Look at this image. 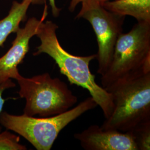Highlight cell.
<instances>
[{
  "mask_svg": "<svg viewBox=\"0 0 150 150\" xmlns=\"http://www.w3.org/2000/svg\"><path fill=\"white\" fill-rule=\"evenodd\" d=\"M59 26L51 21L43 22L36 36L40 45L33 55L46 54L54 59L61 74L64 75L71 85L81 87L89 92L102 110L105 119L112 112L114 105L111 94L95 81V76L91 73L90 64L97 59V54L86 56H78L66 51L60 45L56 31Z\"/></svg>",
  "mask_w": 150,
  "mask_h": 150,
  "instance_id": "obj_1",
  "label": "cell"
},
{
  "mask_svg": "<svg viewBox=\"0 0 150 150\" xmlns=\"http://www.w3.org/2000/svg\"><path fill=\"white\" fill-rule=\"evenodd\" d=\"M105 90L111 94L114 107L102 129L126 132L150 122V72L117 81Z\"/></svg>",
  "mask_w": 150,
  "mask_h": 150,
  "instance_id": "obj_2",
  "label": "cell"
},
{
  "mask_svg": "<svg viewBox=\"0 0 150 150\" xmlns=\"http://www.w3.org/2000/svg\"><path fill=\"white\" fill-rule=\"evenodd\" d=\"M97 106L96 102L90 96L66 112L50 117L14 115L2 111L0 125L22 136L36 150H50L59 132L66 126Z\"/></svg>",
  "mask_w": 150,
  "mask_h": 150,
  "instance_id": "obj_3",
  "label": "cell"
},
{
  "mask_svg": "<svg viewBox=\"0 0 150 150\" xmlns=\"http://www.w3.org/2000/svg\"><path fill=\"white\" fill-rule=\"evenodd\" d=\"M20 90L18 95L26 100L23 114L50 117L65 112L77 102V97L67 85L48 73L27 78L19 74L14 79Z\"/></svg>",
  "mask_w": 150,
  "mask_h": 150,
  "instance_id": "obj_4",
  "label": "cell"
},
{
  "mask_svg": "<svg viewBox=\"0 0 150 150\" xmlns=\"http://www.w3.org/2000/svg\"><path fill=\"white\" fill-rule=\"evenodd\" d=\"M150 72V22H140L120 35L110 65L101 76V86L107 88L117 81Z\"/></svg>",
  "mask_w": 150,
  "mask_h": 150,
  "instance_id": "obj_5",
  "label": "cell"
},
{
  "mask_svg": "<svg viewBox=\"0 0 150 150\" xmlns=\"http://www.w3.org/2000/svg\"><path fill=\"white\" fill-rule=\"evenodd\" d=\"M124 17L107 11L95 1L82 5L76 16L89 22L96 35L98 44L97 73L101 76L106 73L111 64L115 45L122 33Z\"/></svg>",
  "mask_w": 150,
  "mask_h": 150,
  "instance_id": "obj_6",
  "label": "cell"
},
{
  "mask_svg": "<svg viewBox=\"0 0 150 150\" xmlns=\"http://www.w3.org/2000/svg\"><path fill=\"white\" fill-rule=\"evenodd\" d=\"M47 15V6L45 4L43 14L40 20L35 17H31L24 27L17 30L11 48L0 58V83L14 79L20 74L18 66L23 62L29 51L30 41L36 36Z\"/></svg>",
  "mask_w": 150,
  "mask_h": 150,
  "instance_id": "obj_7",
  "label": "cell"
},
{
  "mask_svg": "<svg viewBox=\"0 0 150 150\" xmlns=\"http://www.w3.org/2000/svg\"><path fill=\"white\" fill-rule=\"evenodd\" d=\"M86 150H138L129 132L103 129L96 125L74 134Z\"/></svg>",
  "mask_w": 150,
  "mask_h": 150,
  "instance_id": "obj_8",
  "label": "cell"
},
{
  "mask_svg": "<svg viewBox=\"0 0 150 150\" xmlns=\"http://www.w3.org/2000/svg\"><path fill=\"white\" fill-rule=\"evenodd\" d=\"M101 5L118 16H132L138 22H150V0H110Z\"/></svg>",
  "mask_w": 150,
  "mask_h": 150,
  "instance_id": "obj_9",
  "label": "cell"
},
{
  "mask_svg": "<svg viewBox=\"0 0 150 150\" xmlns=\"http://www.w3.org/2000/svg\"><path fill=\"white\" fill-rule=\"evenodd\" d=\"M32 2V0L12 2L8 15L0 20V47L3 46L11 33H16L20 28V23L25 20L28 9Z\"/></svg>",
  "mask_w": 150,
  "mask_h": 150,
  "instance_id": "obj_10",
  "label": "cell"
},
{
  "mask_svg": "<svg viewBox=\"0 0 150 150\" xmlns=\"http://www.w3.org/2000/svg\"><path fill=\"white\" fill-rule=\"evenodd\" d=\"M128 132L132 135L138 150H150V122L139 125Z\"/></svg>",
  "mask_w": 150,
  "mask_h": 150,
  "instance_id": "obj_11",
  "label": "cell"
},
{
  "mask_svg": "<svg viewBox=\"0 0 150 150\" xmlns=\"http://www.w3.org/2000/svg\"><path fill=\"white\" fill-rule=\"evenodd\" d=\"M20 136L7 129L0 133V150H26L27 147L20 143Z\"/></svg>",
  "mask_w": 150,
  "mask_h": 150,
  "instance_id": "obj_12",
  "label": "cell"
},
{
  "mask_svg": "<svg viewBox=\"0 0 150 150\" xmlns=\"http://www.w3.org/2000/svg\"><path fill=\"white\" fill-rule=\"evenodd\" d=\"M49 1V4L51 8V11L52 13V15L57 17L59 16V13L61 11V9L58 8L56 5L55 0H48ZM95 1V0H71L70 2V6H69V10L72 12L75 10V8L79 4L81 3L82 5H87L89 4H91Z\"/></svg>",
  "mask_w": 150,
  "mask_h": 150,
  "instance_id": "obj_13",
  "label": "cell"
},
{
  "mask_svg": "<svg viewBox=\"0 0 150 150\" xmlns=\"http://www.w3.org/2000/svg\"><path fill=\"white\" fill-rule=\"evenodd\" d=\"M16 86V84L12 82L11 79H9L0 83V113L2 111V109L5 104V100L2 97V94L4 91L7 89H10L11 88L15 87ZM2 127L0 126V132L1 131Z\"/></svg>",
  "mask_w": 150,
  "mask_h": 150,
  "instance_id": "obj_14",
  "label": "cell"
},
{
  "mask_svg": "<svg viewBox=\"0 0 150 150\" xmlns=\"http://www.w3.org/2000/svg\"><path fill=\"white\" fill-rule=\"evenodd\" d=\"M46 2V0H32V5H43Z\"/></svg>",
  "mask_w": 150,
  "mask_h": 150,
  "instance_id": "obj_15",
  "label": "cell"
},
{
  "mask_svg": "<svg viewBox=\"0 0 150 150\" xmlns=\"http://www.w3.org/2000/svg\"><path fill=\"white\" fill-rule=\"evenodd\" d=\"M95 1L97 3L100 4H102L103 3H104L106 1H110V0H95Z\"/></svg>",
  "mask_w": 150,
  "mask_h": 150,
  "instance_id": "obj_16",
  "label": "cell"
}]
</instances>
